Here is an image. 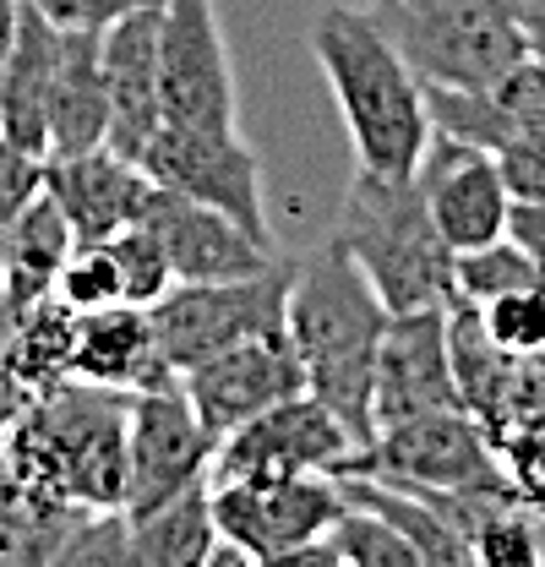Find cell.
<instances>
[{"instance_id":"d4e9b609","label":"cell","mask_w":545,"mask_h":567,"mask_svg":"<svg viewBox=\"0 0 545 567\" xmlns=\"http://www.w3.org/2000/svg\"><path fill=\"white\" fill-rule=\"evenodd\" d=\"M300 563H343V567H420L414 557V546H409L404 535L377 513V507H366V502H354V496H343V513L328 524V535L317 540V546H306L295 567Z\"/></svg>"},{"instance_id":"ba28073f","label":"cell","mask_w":545,"mask_h":567,"mask_svg":"<svg viewBox=\"0 0 545 567\" xmlns=\"http://www.w3.org/2000/svg\"><path fill=\"white\" fill-rule=\"evenodd\" d=\"M289 279H295V262L278 257L263 274H246V279H213V284H175L164 300H153V333H158V350L175 371L197 365L207 354L235 350L246 339H263L284 328V311H289Z\"/></svg>"},{"instance_id":"52a82bcc","label":"cell","mask_w":545,"mask_h":567,"mask_svg":"<svg viewBox=\"0 0 545 567\" xmlns=\"http://www.w3.org/2000/svg\"><path fill=\"white\" fill-rule=\"evenodd\" d=\"M213 486V481H207ZM343 513L339 475H289V481H218L213 486V563H295L328 535Z\"/></svg>"},{"instance_id":"3957f363","label":"cell","mask_w":545,"mask_h":567,"mask_svg":"<svg viewBox=\"0 0 545 567\" xmlns=\"http://www.w3.org/2000/svg\"><path fill=\"white\" fill-rule=\"evenodd\" d=\"M126 425L132 393L66 377L28 399V410L0 436V464L76 507H126Z\"/></svg>"},{"instance_id":"9c48e42d","label":"cell","mask_w":545,"mask_h":567,"mask_svg":"<svg viewBox=\"0 0 545 567\" xmlns=\"http://www.w3.org/2000/svg\"><path fill=\"white\" fill-rule=\"evenodd\" d=\"M354 436L349 425L317 399V393H295L284 404H272L246 425H235L218 453H213V486L218 481H289V475H343L354 458Z\"/></svg>"},{"instance_id":"f546056e","label":"cell","mask_w":545,"mask_h":567,"mask_svg":"<svg viewBox=\"0 0 545 567\" xmlns=\"http://www.w3.org/2000/svg\"><path fill=\"white\" fill-rule=\"evenodd\" d=\"M491 93H496V104L507 110V121L518 126V137L545 132V55L529 50L524 61H513V66L491 82Z\"/></svg>"},{"instance_id":"603a6c76","label":"cell","mask_w":545,"mask_h":567,"mask_svg":"<svg viewBox=\"0 0 545 567\" xmlns=\"http://www.w3.org/2000/svg\"><path fill=\"white\" fill-rule=\"evenodd\" d=\"M132 518V563L136 567H203L218 551V529H213V486L169 496L158 507L126 513Z\"/></svg>"},{"instance_id":"ffe728a7","label":"cell","mask_w":545,"mask_h":567,"mask_svg":"<svg viewBox=\"0 0 545 567\" xmlns=\"http://www.w3.org/2000/svg\"><path fill=\"white\" fill-rule=\"evenodd\" d=\"M110 137V87H104V33H66L50 82V158L104 147Z\"/></svg>"},{"instance_id":"f1b7e54d","label":"cell","mask_w":545,"mask_h":567,"mask_svg":"<svg viewBox=\"0 0 545 567\" xmlns=\"http://www.w3.org/2000/svg\"><path fill=\"white\" fill-rule=\"evenodd\" d=\"M480 322H485L491 344H502L507 354H545V279L529 289H513L502 300H485Z\"/></svg>"},{"instance_id":"e0dca14e","label":"cell","mask_w":545,"mask_h":567,"mask_svg":"<svg viewBox=\"0 0 545 567\" xmlns=\"http://www.w3.org/2000/svg\"><path fill=\"white\" fill-rule=\"evenodd\" d=\"M104 87H110V137L121 158L142 164L147 142L164 126V82H158V6L132 11L104 28Z\"/></svg>"},{"instance_id":"7402d4cb","label":"cell","mask_w":545,"mask_h":567,"mask_svg":"<svg viewBox=\"0 0 545 567\" xmlns=\"http://www.w3.org/2000/svg\"><path fill=\"white\" fill-rule=\"evenodd\" d=\"M88 513L93 507H76L0 464V563L61 567V551Z\"/></svg>"},{"instance_id":"d6986e66","label":"cell","mask_w":545,"mask_h":567,"mask_svg":"<svg viewBox=\"0 0 545 567\" xmlns=\"http://www.w3.org/2000/svg\"><path fill=\"white\" fill-rule=\"evenodd\" d=\"M71 377L82 382H104V388H158L169 377H181L153 333V311L147 306H99V311H76V350H71Z\"/></svg>"},{"instance_id":"8992f818","label":"cell","mask_w":545,"mask_h":567,"mask_svg":"<svg viewBox=\"0 0 545 567\" xmlns=\"http://www.w3.org/2000/svg\"><path fill=\"white\" fill-rule=\"evenodd\" d=\"M343 475L388 481L404 492H475V486H507V470L496 458V436L464 404L431 410L414 421L382 425L366 447H354Z\"/></svg>"},{"instance_id":"4316f807","label":"cell","mask_w":545,"mask_h":567,"mask_svg":"<svg viewBox=\"0 0 545 567\" xmlns=\"http://www.w3.org/2000/svg\"><path fill=\"white\" fill-rule=\"evenodd\" d=\"M110 251H115V262H121V289H126L132 306H153V300H164V295L175 289L169 251H164V240H158L142 218L126 224L121 235H110Z\"/></svg>"},{"instance_id":"44dd1931","label":"cell","mask_w":545,"mask_h":567,"mask_svg":"<svg viewBox=\"0 0 545 567\" xmlns=\"http://www.w3.org/2000/svg\"><path fill=\"white\" fill-rule=\"evenodd\" d=\"M76 251V235H71L61 203L39 186L28 197V208L17 213L0 235V289L11 300H39V295H55V279L66 268V257Z\"/></svg>"},{"instance_id":"d6a6232c","label":"cell","mask_w":545,"mask_h":567,"mask_svg":"<svg viewBox=\"0 0 545 567\" xmlns=\"http://www.w3.org/2000/svg\"><path fill=\"white\" fill-rule=\"evenodd\" d=\"M507 235L541 262L545 274V203H513V224H507Z\"/></svg>"},{"instance_id":"30bf717a","label":"cell","mask_w":545,"mask_h":567,"mask_svg":"<svg viewBox=\"0 0 545 567\" xmlns=\"http://www.w3.org/2000/svg\"><path fill=\"white\" fill-rule=\"evenodd\" d=\"M158 82L164 121L240 132V93L213 0H158Z\"/></svg>"},{"instance_id":"7c38bea8","label":"cell","mask_w":545,"mask_h":567,"mask_svg":"<svg viewBox=\"0 0 545 567\" xmlns=\"http://www.w3.org/2000/svg\"><path fill=\"white\" fill-rule=\"evenodd\" d=\"M213 453L218 436L203 425L192 393L181 377L132 393V425H126V458H132V481H126V513L158 507L169 496L192 492L213 475Z\"/></svg>"},{"instance_id":"5bb4252c","label":"cell","mask_w":545,"mask_h":567,"mask_svg":"<svg viewBox=\"0 0 545 567\" xmlns=\"http://www.w3.org/2000/svg\"><path fill=\"white\" fill-rule=\"evenodd\" d=\"M181 382H186L203 425L224 442L235 425H246L251 415L306 393V365H300V354L289 344V328H278V333L246 339L235 350H218L197 360V365H186Z\"/></svg>"},{"instance_id":"8fae6325","label":"cell","mask_w":545,"mask_h":567,"mask_svg":"<svg viewBox=\"0 0 545 567\" xmlns=\"http://www.w3.org/2000/svg\"><path fill=\"white\" fill-rule=\"evenodd\" d=\"M142 169L181 197H197L207 208L229 213L235 224H246L257 240L272 246L268 203H263V158L240 132H203V126L164 121L142 153Z\"/></svg>"},{"instance_id":"277c9868","label":"cell","mask_w":545,"mask_h":567,"mask_svg":"<svg viewBox=\"0 0 545 567\" xmlns=\"http://www.w3.org/2000/svg\"><path fill=\"white\" fill-rule=\"evenodd\" d=\"M333 240L360 262V274L377 284L388 311L453 300V246L436 235L414 175L354 169V181L339 203Z\"/></svg>"},{"instance_id":"2e32d148","label":"cell","mask_w":545,"mask_h":567,"mask_svg":"<svg viewBox=\"0 0 545 567\" xmlns=\"http://www.w3.org/2000/svg\"><path fill=\"white\" fill-rule=\"evenodd\" d=\"M142 224L164 240L175 284H213V279H246L278 262L268 240H257L246 224H235L229 213L207 208L197 197H181L169 186L153 181L147 203H142Z\"/></svg>"},{"instance_id":"4fadbf2b","label":"cell","mask_w":545,"mask_h":567,"mask_svg":"<svg viewBox=\"0 0 545 567\" xmlns=\"http://www.w3.org/2000/svg\"><path fill=\"white\" fill-rule=\"evenodd\" d=\"M414 181H420V197L431 208L436 235L453 246V257L507 235V224H513V192L502 181L496 153L431 132Z\"/></svg>"},{"instance_id":"83f0119b","label":"cell","mask_w":545,"mask_h":567,"mask_svg":"<svg viewBox=\"0 0 545 567\" xmlns=\"http://www.w3.org/2000/svg\"><path fill=\"white\" fill-rule=\"evenodd\" d=\"M55 295L66 300L71 311H99V306H121L126 289H121V262L110 251V240H88L76 246L55 279Z\"/></svg>"},{"instance_id":"7a4b0ae2","label":"cell","mask_w":545,"mask_h":567,"mask_svg":"<svg viewBox=\"0 0 545 567\" xmlns=\"http://www.w3.org/2000/svg\"><path fill=\"white\" fill-rule=\"evenodd\" d=\"M311 55L328 76L339 121L354 147V169L414 175L431 142L425 82L409 71L393 39L360 6H328L311 22Z\"/></svg>"},{"instance_id":"1f68e13d","label":"cell","mask_w":545,"mask_h":567,"mask_svg":"<svg viewBox=\"0 0 545 567\" xmlns=\"http://www.w3.org/2000/svg\"><path fill=\"white\" fill-rule=\"evenodd\" d=\"M502 181L513 192V203H545V132H529V137H513L502 153Z\"/></svg>"},{"instance_id":"4dcf8cb0","label":"cell","mask_w":545,"mask_h":567,"mask_svg":"<svg viewBox=\"0 0 545 567\" xmlns=\"http://www.w3.org/2000/svg\"><path fill=\"white\" fill-rule=\"evenodd\" d=\"M33 6L66 33H104L132 11H153L158 0H33Z\"/></svg>"},{"instance_id":"9a60e30c","label":"cell","mask_w":545,"mask_h":567,"mask_svg":"<svg viewBox=\"0 0 545 567\" xmlns=\"http://www.w3.org/2000/svg\"><path fill=\"white\" fill-rule=\"evenodd\" d=\"M453 404H464V399H459V377H453L448 306L393 311L382 350H377V393H371L377 431L431 415V410H453Z\"/></svg>"},{"instance_id":"5b68a950","label":"cell","mask_w":545,"mask_h":567,"mask_svg":"<svg viewBox=\"0 0 545 567\" xmlns=\"http://www.w3.org/2000/svg\"><path fill=\"white\" fill-rule=\"evenodd\" d=\"M366 11L425 87H485L529 55L507 0H371Z\"/></svg>"},{"instance_id":"6da1fadb","label":"cell","mask_w":545,"mask_h":567,"mask_svg":"<svg viewBox=\"0 0 545 567\" xmlns=\"http://www.w3.org/2000/svg\"><path fill=\"white\" fill-rule=\"evenodd\" d=\"M388 300L360 274V262L339 240L306 251L289 279V344L306 365V393H317L349 436L366 447L377 436L371 393H377V350L388 333Z\"/></svg>"},{"instance_id":"ac0fdd59","label":"cell","mask_w":545,"mask_h":567,"mask_svg":"<svg viewBox=\"0 0 545 567\" xmlns=\"http://www.w3.org/2000/svg\"><path fill=\"white\" fill-rule=\"evenodd\" d=\"M44 192L61 203L76 246H88V240L121 235L126 224L142 218L153 175L132 158H121L115 147H88L66 158H44Z\"/></svg>"},{"instance_id":"484cf974","label":"cell","mask_w":545,"mask_h":567,"mask_svg":"<svg viewBox=\"0 0 545 567\" xmlns=\"http://www.w3.org/2000/svg\"><path fill=\"white\" fill-rule=\"evenodd\" d=\"M541 279H545L541 262H535L513 235L453 257V295H459V300H475V306L502 300V295H513V289H529V284H541Z\"/></svg>"},{"instance_id":"cb8c5ba5","label":"cell","mask_w":545,"mask_h":567,"mask_svg":"<svg viewBox=\"0 0 545 567\" xmlns=\"http://www.w3.org/2000/svg\"><path fill=\"white\" fill-rule=\"evenodd\" d=\"M71 350H76V311L61 295L17 300L11 333H6V365L28 393H44L71 377Z\"/></svg>"},{"instance_id":"836d02e7","label":"cell","mask_w":545,"mask_h":567,"mask_svg":"<svg viewBox=\"0 0 545 567\" xmlns=\"http://www.w3.org/2000/svg\"><path fill=\"white\" fill-rule=\"evenodd\" d=\"M507 11L518 17V28H524L529 50L545 55V0H507Z\"/></svg>"}]
</instances>
